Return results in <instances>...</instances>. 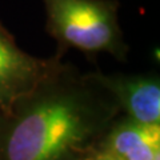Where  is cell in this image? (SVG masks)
I'll use <instances>...</instances> for the list:
<instances>
[{
    "label": "cell",
    "mask_w": 160,
    "mask_h": 160,
    "mask_svg": "<svg viewBox=\"0 0 160 160\" xmlns=\"http://www.w3.org/2000/svg\"><path fill=\"white\" fill-rule=\"evenodd\" d=\"M120 115L87 73L59 63L0 111V160H83Z\"/></svg>",
    "instance_id": "obj_1"
},
{
    "label": "cell",
    "mask_w": 160,
    "mask_h": 160,
    "mask_svg": "<svg viewBox=\"0 0 160 160\" xmlns=\"http://www.w3.org/2000/svg\"><path fill=\"white\" fill-rule=\"evenodd\" d=\"M118 103L124 116L160 126V79L158 73H87Z\"/></svg>",
    "instance_id": "obj_3"
},
{
    "label": "cell",
    "mask_w": 160,
    "mask_h": 160,
    "mask_svg": "<svg viewBox=\"0 0 160 160\" xmlns=\"http://www.w3.org/2000/svg\"><path fill=\"white\" fill-rule=\"evenodd\" d=\"M93 151L112 160H156L160 158V126L138 123L120 115Z\"/></svg>",
    "instance_id": "obj_5"
},
{
    "label": "cell",
    "mask_w": 160,
    "mask_h": 160,
    "mask_svg": "<svg viewBox=\"0 0 160 160\" xmlns=\"http://www.w3.org/2000/svg\"><path fill=\"white\" fill-rule=\"evenodd\" d=\"M47 32L60 51L76 48L88 55L106 52L126 60L128 46L119 26L116 0H42Z\"/></svg>",
    "instance_id": "obj_2"
},
{
    "label": "cell",
    "mask_w": 160,
    "mask_h": 160,
    "mask_svg": "<svg viewBox=\"0 0 160 160\" xmlns=\"http://www.w3.org/2000/svg\"><path fill=\"white\" fill-rule=\"evenodd\" d=\"M59 63V55L40 59L23 51L0 23V111L31 91Z\"/></svg>",
    "instance_id": "obj_4"
},
{
    "label": "cell",
    "mask_w": 160,
    "mask_h": 160,
    "mask_svg": "<svg viewBox=\"0 0 160 160\" xmlns=\"http://www.w3.org/2000/svg\"><path fill=\"white\" fill-rule=\"evenodd\" d=\"M156 160H160V158H158V159H156Z\"/></svg>",
    "instance_id": "obj_7"
},
{
    "label": "cell",
    "mask_w": 160,
    "mask_h": 160,
    "mask_svg": "<svg viewBox=\"0 0 160 160\" xmlns=\"http://www.w3.org/2000/svg\"><path fill=\"white\" fill-rule=\"evenodd\" d=\"M83 160H112V159H109V158H107V156H104V155L99 153V152H96V151H92L89 155H87V156L84 158Z\"/></svg>",
    "instance_id": "obj_6"
}]
</instances>
